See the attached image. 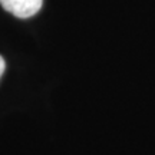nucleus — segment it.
<instances>
[{
  "mask_svg": "<svg viewBox=\"0 0 155 155\" xmlns=\"http://www.w3.org/2000/svg\"><path fill=\"white\" fill-rule=\"evenodd\" d=\"M0 5L13 16L26 19L35 16L42 9L43 0H0Z\"/></svg>",
  "mask_w": 155,
  "mask_h": 155,
  "instance_id": "obj_1",
  "label": "nucleus"
},
{
  "mask_svg": "<svg viewBox=\"0 0 155 155\" xmlns=\"http://www.w3.org/2000/svg\"><path fill=\"white\" fill-rule=\"evenodd\" d=\"M5 68H6V63H5V59L0 56V78H2V75H3V72H5Z\"/></svg>",
  "mask_w": 155,
  "mask_h": 155,
  "instance_id": "obj_2",
  "label": "nucleus"
}]
</instances>
